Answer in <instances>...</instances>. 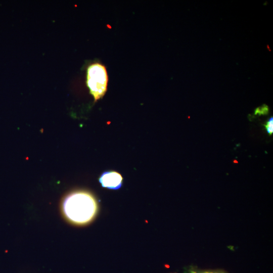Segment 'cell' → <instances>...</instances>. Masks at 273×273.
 <instances>
[{
	"label": "cell",
	"mask_w": 273,
	"mask_h": 273,
	"mask_svg": "<svg viewBox=\"0 0 273 273\" xmlns=\"http://www.w3.org/2000/svg\"><path fill=\"white\" fill-rule=\"evenodd\" d=\"M62 209L64 215L69 221L75 224L83 225L95 217L98 205L92 194L84 191H77L65 197Z\"/></svg>",
	"instance_id": "1"
},
{
	"label": "cell",
	"mask_w": 273,
	"mask_h": 273,
	"mask_svg": "<svg viewBox=\"0 0 273 273\" xmlns=\"http://www.w3.org/2000/svg\"><path fill=\"white\" fill-rule=\"evenodd\" d=\"M108 77L105 67L99 63L89 65L86 70V84L95 102L102 98L105 94Z\"/></svg>",
	"instance_id": "2"
},
{
	"label": "cell",
	"mask_w": 273,
	"mask_h": 273,
	"mask_svg": "<svg viewBox=\"0 0 273 273\" xmlns=\"http://www.w3.org/2000/svg\"><path fill=\"white\" fill-rule=\"evenodd\" d=\"M99 180L103 188L118 190L122 185L123 178L121 175L117 171H107L102 173Z\"/></svg>",
	"instance_id": "3"
},
{
	"label": "cell",
	"mask_w": 273,
	"mask_h": 273,
	"mask_svg": "<svg viewBox=\"0 0 273 273\" xmlns=\"http://www.w3.org/2000/svg\"><path fill=\"white\" fill-rule=\"evenodd\" d=\"M267 132L269 135H271L273 133V118L270 117L266 124L264 125Z\"/></svg>",
	"instance_id": "4"
},
{
	"label": "cell",
	"mask_w": 273,
	"mask_h": 273,
	"mask_svg": "<svg viewBox=\"0 0 273 273\" xmlns=\"http://www.w3.org/2000/svg\"><path fill=\"white\" fill-rule=\"evenodd\" d=\"M189 273H225L224 271L218 270H191Z\"/></svg>",
	"instance_id": "5"
}]
</instances>
